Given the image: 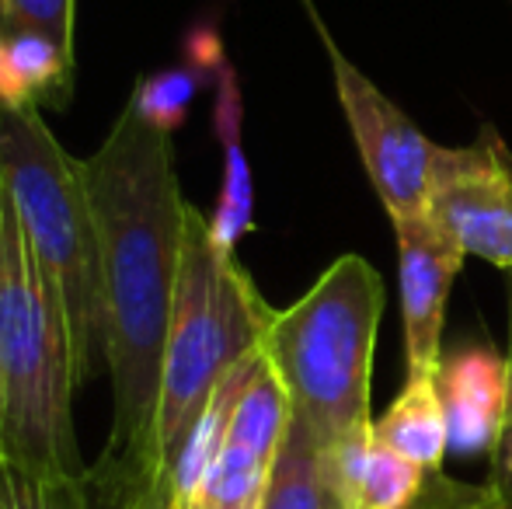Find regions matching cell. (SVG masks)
Here are the masks:
<instances>
[{"label": "cell", "instance_id": "cell-1", "mask_svg": "<svg viewBox=\"0 0 512 509\" xmlns=\"http://www.w3.org/2000/svg\"><path fill=\"white\" fill-rule=\"evenodd\" d=\"M81 168L98 227L112 377V440L102 457L161 485L157 408L189 203L178 189L171 136L133 105Z\"/></svg>", "mask_w": 512, "mask_h": 509}, {"label": "cell", "instance_id": "cell-2", "mask_svg": "<svg viewBox=\"0 0 512 509\" xmlns=\"http://www.w3.org/2000/svg\"><path fill=\"white\" fill-rule=\"evenodd\" d=\"M74 339L56 293L28 252L11 199L0 192V454L39 478L81 475Z\"/></svg>", "mask_w": 512, "mask_h": 509}, {"label": "cell", "instance_id": "cell-3", "mask_svg": "<svg viewBox=\"0 0 512 509\" xmlns=\"http://www.w3.org/2000/svg\"><path fill=\"white\" fill-rule=\"evenodd\" d=\"M384 314V279L363 255H342L297 304L272 314L262 353L290 394L293 419L338 450L373 433V349Z\"/></svg>", "mask_w": 512, "mask_h": 509}, {"label": "cell", "instance_id": "cell-4", "mask_svg": "<svg viewBox=\"0 0 512 509\" xmlns=\"http://www.w3.org/2000/svg\"><path fill=\"white\" fill-rule=\"evenodd\" d=\"M272 307L255 290L237 255L223 252L196 206L185 213L182 265L164 346L161 408H157V471L168 485L185 440L220 384L262 353Z\"/></svg>", "mask_w": 512, "mask_h": 509}, {"label": "cell", "instance_id": "cell-5", "mask_svg": "<svg viewBox=\"0 0 512 509\" xmlns=\"http://www.w3.org/2000/svg\"><path fill=\"white\" fill-rule=\"evenodd\" d=\"M0 192L11 199L28 252L60 300L84 384L105 363L98 227L81 161L60 147L39 105L0 112Z\"/></svg>", "mask_w": 512, "mask_h": 509}, {"label": "cell", "instance_id": "cell-6", "mask_svg": "<svg viewBox=\"0 0 512 509\" xmlns=\"http://www.w3.org/2000/svg\"><path fill=\"white\" fill-rule=\"evenodd\" d=\"M324 46L331 56L338 105L352 129V143L363 157L366 178L377 189L384 210L391 213V224L425 217L443 147L411 123L349 56H342V49L328 35H324Z\"/></svg>", "mask_w": 512, "mask_h": 509}, {"label": "cell", "instance_id": "cell-7", "mask_svg": "<svg viewBox=\"0 0 512 509\" xmlns=\"http://www.w3.org/2000/svg\"><path fill=\"white\" fill-rule=\"evenodd\" d=\"M429 217L467 255L512 272V154L492 129L467 147H443Z\"/></svg>", "mask_w": 512, "mask_h": 509}, {"label": "cell", "instance_id": "cell-8", "mask_svg": "<svg viewBox=\"0 0 512 509\" xmlns=\"http://www.w3.org/2000/svg\"><path fill=\"white\" fill-rule=\"evenodd\" d=\"M394 241H398L408 377H436L443 363L446 297L464 269L467 252L429 213L415 220H394Z\"/></svg>", "mask_w": 512, "mask_h": 509}, {"label": "cell", "instance_id": "cell-9", "mask_svg": "<svg viewBox=\"0 0 512 509\" xmlns=\"http://www.w3.org/2000/svg\"><path fill=\"white\" fill-rule=\"evenodd\" d=\"M450 450L460 457L488 454L509 429L512 374L509 360L488 342H474L443 356L436 370Z\"/></svg>", "mask_w": 512, "mask_h": 509}, {"label": "cell", "instance_id": "cell-10", "mask_svg": "<svg viewBox=\"0 0 512 509\" xmlns=\"http://www.w3.org/2000/svg\"><path fill=\"white\" fill-rule=\"evenodd\" d=\"M189 56L203 60L209 74L216 77V102H213V129L223 147V182L220 199L209 217V234L223 252L234 255L237 241L255 227V189H251V168L244 154V98L237 84L234 67L223 56V42L213 28H196L185 39Z\"/></svg>", "mask_w": 512, "mask_h": 509}, {"label": "cell", "instance_id": "cell-11", "mask_svg": "<svg viewBox=\"0 0 512 509\" xmlns=\"http://www.w3.org/2000/svg\"><path fill=\"white\" fill-rule=\"evenodd\" d=\"M0 489L11 509H143V499L154 489V482L102 457L95 468L67 478L25 475L4 464Z\"/></svg>", "mask_w": 512, "mask_h": 509}, {"label": "cell", "instance_id": "cell-12", "mask_svg": "<svg viewBox=\"0 0 512 509\" xmlns=\"http://www.w3.org/2000/svg\"><path fill=\"white\" fill-rule=\"evenodd\" d=\"M74 91V49L35 32L0 35V112L67 105Z\"/></svg>", "mask_w": 512, "mask_h": 509}, {"label": "cell", "instance_id": "cell-13", "mask_svg": "<svg viewBox=\"0 0 512 509\" xmlns=\"http://www.w3.org/2000/svg\"><path fill=\"white\" fill-rule=\"evenodd\" d=\"M373 440L415 461L418 468L439 471L446 450H450V433H446L436 377H408L405 391L373 422Z\"/></svg>", "mask_w": 512, "mask_h": 509}, {"label": "cell", "instance_id": "cell-14", "mask_svg": "<svg viewBox=\"0 0 512 509\" xmlns=\"http://www.w3.org/2000/svg\"><path fill=\"white\" fill-rule=\"evenodd\" d=\"M262 509H352L331 478L321 443L297 419H290L286 440L272 464Z\"/></svg>", "mask_w": 512, "mask_h": 509}, {"label": "cell", "instance_id": "cell-15", "mask_svg": "<svg viewBox=\"0 0 512 509\" xmlns=\"http://www.w3.org/2000/svg\"><path fill=\"white\" fill-rule=\"evenodd\" d=\"M276 457L241 447L223 433V447L209 464L203 485L192 499V509H262Z\"/></svg>", "mask_w": 512, "mask_h": 509}, {"label": "cell", "instance_id": "cell-16", "mask_svg": "<svg viewBox=\"0 0 512 509\" xmlns=\"http://www.w3.org/2000/svg\"><path fill=\"white\" fill-rule=\"evenodd\" d=\"M206 77H213L206 63L189 56V63H182V67H168V70H161V74L143 77V81L136 84L129 105H133L150 126H157L161 133L171 136L185 123L192 98L199 95Z\"/></svg>", "mask_w": 512, "mask_h": 509}, {"label": "cell", "instance_id": "cell-17", "mask_svg": "<svg viewBox=\"0 0 512 509\" xmlns=\"http://www.w3.org/2000/svg\"><path fill=\"white\" fill-rule=\"evenodd\" d=\"M429 475L432 471L418 468L415 461L373 440V447L366 450L363 471H359L356 509H411L425 492Z\"/></svg>", "mask_w": 512, "mask_h": 509}, {"label": "cell", "instance_id": "cell-18", "mask_svg": "<svg viewBox=\"0 0 512 509\" xmlns=\"http://www.w3.org/2000/svg\"><path fill=\"white\" fill-rule=\"evenodd\" d=\"M35 32L74 49V0H0V35Z\"/></svg>", "mask_w": 512, "mask_h": 509}, {"label": "cell", "instance_id": "cell-19", "mask_svg": "<svg viewBox=\"0 0 512 509\" xmlns=\"http://www.w3.org/2000/svg\"><path fill=\"white\" fill-rule=\"evenodd\" d=\"M411 509H499V506H495L492 492L460 489L457 482H446V478H439V471H432L429 482H425V492Z\"/></svg>", "mask_w": 512, "mask_h": 509}, {"label": "cell", "instance_id": "cell-20", "mask_svg": "<svg viewBox=\"0 0 512 509\" xmlns=\"http://www.w3.org/2000/svg\"><path fill=\"white\" fill-rule=\"evenodd\" d=\"M143 509H178L171 485H154V489L147 492V499H143Z\"/></svg>", "mask_w": 512, "mask_h": 509}, {"label": "cell", "instance_id": "cell-21", "mask_svg": "<svg viewBox=\"0 0 512 509\" xmlns=\"http://www.w3.org/2000/svg\"><path fill=\"white\" fill-rule=\"evenodd\" d=\"M509 374H512V272H509ZM509 426H512V401H509Z\"/></svg>", "mask_w": 512, "mask_h": 509}, {"label": "cell", "instance_id": "cell-22", "mask_svg": "<svg viewBox=\"0 0 512 509\" xmlns=\"http://www.w3.org/2000/svg\"><path fill=\"white\" fill-rule=\"evenodd\" d=\"M509 471H512V426H509Z\"/></svg>", "mask_w": 512, "mask_h": 509}, {"label": "cell", "instance_id": "cell-23", "mask_svg": "<svg viewBox=\"0 0 512 509\" xmlns=\"http://www.w3.org/2000/svg\"><path fill=\"white\" fill-rule=\"evenodd\" d=\"M0 509H11V506H7V496H4V489H0Z\"/></svg>", "mask_w": 512, "mask_h": 509}, {"label": "cell", "instance_id": "cell-24", "mask_svg": "<svg viewBox=\"0 0 512 509\" xmlns=\"http://www.w3.org/2000/svg\"><path fill=\"white\" fill-rule=\"evenodd\" d=\"M0 471H4V454H0Z\"/></svg>", "mask_w": 512, "mask_h": 509}, {"label": "cell", "instance_id": "cell-25", "mask_svg": "<svg viewBox=\"0 0 512 509\" xmlns=\"http://www.w3.org/2000/svg\"><path fill=\"white\" fill-rule=\"evenodd\" d=\"M509 4H512V0H509Z\"/></svg>", "mask_w": 512, "mask_h": 509}]
</instances>
